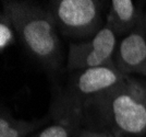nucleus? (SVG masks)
Listing matches in <instances>:
<instances>
[{
	"mask_svg": "<svg viewBox=\"0 0 146 137\" xmlns=\"http://www.w3.org/2000/svg\"><path fill=\"white\" fill-rule=\"evenodd\" d=\"M2 9L11 15L25 50L48 73H58L63 60L62 44L47 8L33 1L6 0Z\"/></svg>",
	"mask_w": 146,
	"mask_h": 137,
	"instance_id": "nucleus-1",
	"label": "nucleus"
},
{
	"mask_svg": "<svg viewBox=\"0 0 146 137\" xmlns=\"http://www.w3.org/2000/svg\"><path fill=\"white\" fill-rule=\"evenodd\" d=\"M88 106L97 110L107 128L104 132L116 137H146V81L128 76Z\"/></svg>",
	"mask_w": 146,
	"mask_h": 137,
	"instance_id": "nucleus-2",
	"label": "nucleus"
},
{
	"mask_svg": "<svg viewBox=\"0 0 146 137\" xmlns=\"http://www.w3.org/2000/svg\"><path fill=\"white\" fill-rule=\"evenodd\" d=\"M104 1L98 0H52L47 10L61 36L81 43L93 38L105 26Z\"/></svg>",
	"mask_w": 146,
	"mask_h": 137,
	"instance_id": "nucleus-3",
	"label": "nucleus"
},
{
	"mask_svg": "<svg viewBox=\"0 0 146 137\" xmlns=\"http://www.w3.org/2000/svg\"><path fill=\"white\" fill-rule=\"evenodd\" d=\"M127 77L116 67L76 70L70 74L66 88L57 91L56 98L69 107L85 111L97 97L115 88Z\"/></svg>",
	"mask_w": 146,
	"mask_h": 137,
	"instance_id": "nucleus-4",
	"label": "nucleus"
},
{
	"mask_svg": "<svg viewBox=\"0 0 146 137\" xmlns=\"http://www.w3.org/2000/svg\"><path fill=\"white\" fill-rule=\"evenodd\" d=\"M117 38L115 33L105 25L91 40L81 43H70L68 71L73 73L96 67H116L113 55L118 43Z\"/></svg>",
	"mask_w": 146,
	"mask_h": 137,
	"instance_id": "nucleus-5",
	"label": "nucleus"
},
{
	"mask_svg": "<svg viewBox=\"0 0 146 137\" xmlns=\"http://www.w3.org/2000/svg\"><path fill=\"white\" fill-rule=\"evenodd\" d=\"M113 62L116 68L127 76L146 77V34L144 21L132 33L122 38L116 46Z\"/></svg>",
	"mask_w": 146,
	"mask_h": 137,
	"instance_id": "nucleus-6",
	"label": "nucleus"
},
{
	"mask_svg": "<svg viewBox=\"0 0 146 137\" xmlns=\"http://www.w3.org/2000/svg\"><path fill=\"white\" fill-rule=\"evenodd\" d=\"M54 110V120L47 126L30 137H79L84 120V110L72 109L62 104L55 98L50 106Z\"/></svg>",
	"mask_w": 146,
	"mask_h": 137,
	"instance_id": "nucleus-7",
	"label": "nucleus"
},
{
	"mask_svg": "<svg viewBox=\"0 0 146 137\" xmlns=\"http://www.w3.org/2000/svg\"><path fill=\"white\" fill-rule=\"evenodd\" d=\"M144 21L141 5L132 0H112L106 15L105 25L117 38H125Z\"/></svg>",
	"mask_w": 146,
	"mask_h": 137,
	"instance_id": "nucleus-8",
	"label": "nucleus"
},
{
	"mask_svg": "<svg viewBox=\"0 0 146 137\" xmlns=\"http://www.w3.org/2000/svg\"><path fill=\"white\" fill-rule=\"evenodd\" d=\"M54 110L50 107L49 112L40 118L22 120L13 118L7 110L2 109L0 113V137H29L34 133L47 126L54 120Z\"/></svg>",
	"mask_w": 146,
	"mask_h": 137,
	"instance_id": "nucleus-9",
	"label": "nucleus"
},
{
	"mask_svg": "<svg viewBox=\"0 0 146 137\" xmlns=\"http://www.w3.org/2000/svg\"><path fill=\"white\" fill-rule=\"evenodd\" d=\"M19 38L11 15L5 9L0 13V50L5 52Z\"/></svg>",
	"mask_w": 146,
	"mask_h": 137,
	"instance_id": "nucleus-10",
	"label": "nucleus"
},
{
	"mask_svg": "<svg viewBox=\"0 0 146 137\" xmlns=\"http://www.w3.org/2000/svg\"><path fill=\"white\" fill-rule=\"evenodd\" d=\"M79 137H116L113 135H110L106 132L93 131V130H82L80 133Z\"/></svg>",
	"mask_w": 146,
	"mask_h": 137,
	"instance_id": "nucleus-11",
	"label": "nucleus"
},
{
	"mask_svg": "<svg viewBox=\"0 0 146 137\" xmlns=\"http://www.w3.org/2000/svg\"><path fill=\"white\" fill-rule=\"evenodd\" d=\"M144 30H145V34H146V11L144 12Z\"/></svg>",
	"mask_w": 146,
	"mask_h": 137,
	"instance_id": "nucleus-12",
	"label": "nucleus"
}]
</instances>
